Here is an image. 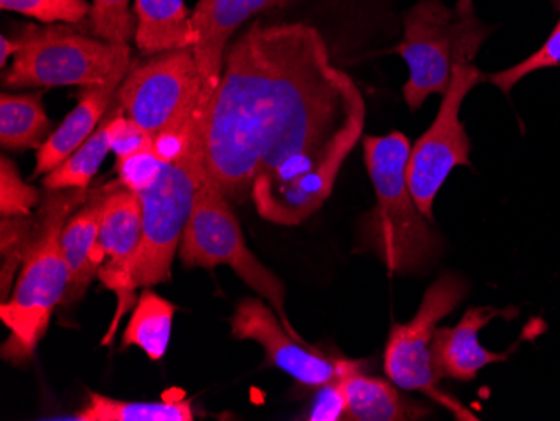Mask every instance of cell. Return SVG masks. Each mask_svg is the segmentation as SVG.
Returning a JSON list of instances; mask_svg holds the SVG:
<instances>
[{"mask_svg":"<svg viewBox=\"0 0 560 421\" xmlns=\"http://www.w3.org/2000/svg\"><path fill=\"white\" fill-rule=\"evenodd\" d=\"M468 292V284L455 274H443L424 292L420 309L406 325L389 332L385 371L393 385L406 391H420L448 408L458 420H477L458 401L439 391L440 376L431 358V339L436 325L455 309Z\"/></svg>","mask_w":560,"mask_h":421,"instance_id":"obj_8","label":"cell"},{"mask_svg":"<svg viewBox=\"0 0 560 421\" xmlns=\"http://www.w3.org/2000/svg\"><path fill=\"white\" fill-rule=\"evenodd\" d=\"M210 105L200 102L187 147L178 159L165 163L159 180L140 194L143 207V237L121 274L106 282L118 295V311L103 344L113 341L122 314L135 303L140 288L172 281V264L194 212L195 198L207 177L206 125Z\"/></svg>","mask_w":560,"mask_h":421,"instance_id":"obj_2","label":"cell"},{"mask_svg":"<svg viewBox=\"0 0 560 421\" xmlns=\"http://www.w3.org/2000/svg\"><path fill=\"white\" fill-rule=\"evenodd\" d=\"M455 12L456 14L462 15V17H474V0H458L455 5Z\"/></svg>","mask_w":560,"mask_h":421,"instance_id":"obj_32","label":"cell"},{"mask_svg":"<svg viewBox=\"0 0 560 421\" xmlns=\"http://www.w3.org/2000/svg\"><path fill=\"white\" fill-rule=\"evenodd\" d=\"M112 184L96 188L90 194L86 203L78 212L72 213L62 231V250L69 270V284L62 304L78 303L83 300L93 279L100 272V264L94 257L100 234L101 212L105 206Z\"/></svg>","mask_w":560,"mask_h":421,"instance_id":"obj_16","label":"cell"},{"mask_svg":"<svg viewBox=\"0 0 560 421\" xmlns=\"http://www.w3.org/2000/svg\"><path fill=\"white\" fill-rule=\"evenodd\" d=\"M39 203V191L22 180L8 156L0 159V217L31 215Z\"/></svg>","mask_w":560,"mask_h":421,"instance_id":"obj_27","label":"cell"},{"mask_svg":"<svg viewBox=\"0 0 560 421\" xmlns=\"http://www.w3.org/2000/svg\"><path fill=\"white\" fill-rule=\"evenodd\" d=\"M363 94L316 27L254 22L225 52L206 125V169L276 225L323 207L363 135Z\"/></svg>","mask_w":560,"mask_h":421,"instance_id":"obj_1","label":"cell"},{"mask_svg":"<svg viewBox=\"0 0 560 421\" xmlns=\"http://www.w3.org/2000/svg\"><path fill=\"white\" fill-rule=\"evenodd\" d=\"M294 0H198L191 14L195 59L203 81L200 102L210 105L222 80L225 47L232 34L252 15L284 8Z\"/></svg>","mask_w":560,"mask_h":421,"instance_id":"obj_12","label":"cell"},{"mask_svg":"<svg viewBox=\"0 0 560 421\" xmlns=\"http://www.w3.org/2000/svg\"><path fill=\"white\" fill-rule=\"evenodd\" d=\"M88 19L91 34L109 44L128 46L137 34V15L131 14L130 0H93Z\"/></svg>","mask_w":560,"mask_h":421,"instance_id":"obj_24","label":"cell"},{"mask_svg":"<svg viewBox=\"0 0 560 421\" xmlns=\"http://www.w3.org/2000/svg\"><path fill=\"white\" fill-rule=\"evenodd\" d=\"M80 421H194L188 400L122 401L90 393V401L75 413Z\"/></svg>","mask_w":560,"mask_h":421,"instance_id":"obj_21","label":"cell"},{"mask_svg":"<svg viewBox=\"0 0 560 421\" xmlns=\"http://www.w3.org/2000/svg\"><path fill=\"white\" fill-rule=\"evenodd\" d=\"M319 395L314 401L313 410H311L307 420L313 421H336L345 420V393L341 388V379L339 382L329 383V385L320 386Z\"/></svg>","mask_w":560,"mask_h":421,"instance_id":"obj_30","label":"cell"},{"mask_svg":"<svg viewBox=\"0 0 560 421\" xmlns=\"http://www.w3.org/2000/svg\"><path fill=\"white\" fill-rule=\"evenodd\" d=\"M46 227V210L36 215L2 217L0 220V292L2 303L11 297L12 284Z\"/></svg>","mask_w":560,"mask_h":421,"instance_id":"obj_22","label":"cell"},{"mask_svg":"<svg viewBox=\"0 0 560 421\" xmlns=\"http://www.w3.org/2000/svg\"><path fill=\"white\" fill-rule=\"evenodd\" d=\"M90 190H47L43 207L46 227L33 253L22 264L11 297L0 306V319L9 338L0 356L15 366L33 361L50 316L62 304L69 284L68 264L62 250V231L74 210L86 203Z\"/></svg>","mask_w":560,"mask_h":421,"instance_id":"obj_4","label":"cell"},{"mask_svg":"<svg viewBox=\"0 0 560 421\" xmlns=\"http://www.w3.org/2000/svg\"><path fill=\"white\" fill-rule=\"evenodd\" d=\"M109 152L112 133L108 118H105L97 130L69 159H66L58 168L47 173L43 182L44 187L47 190H88Z\"/></svg>","mask_w":560,"mask_h":421,"instance_id":"obj_23","label":"cell"},{"mask_svg":"<svg viewBox=\"0 0 560 421\" xmlns=\"http://www.w3.org/2000/svg\"><path fill=\"white\" fill-rule=\"evenodd\" d=\"M0 8L37 19L44 24H78L91 11L86 0H0Z\"/></svg>","mask_w":560,"mask_h":421,"instance_id":"obj_25","label":"cell"},{"mask_svg":"<svg viewBox=\"0 0 560 421\" xmlns=\"http://www.w3.org/2000/svg\"><path fill=\"white\" fill-rule=\"evenodd\" d=\"M229 323L235 339L262 346L267 363L284 371L301 385L320 388L361 370L358 361L327 356L295 339L282 326L276 311L256 297L238 303Z\"/></svg>","mask_w":560,"mask_h":421,"instance_id":"obj_11","label":"cell"},{"mask_svg":"<svg viewBox=\"0 0 560 421\" xmlns=\"http://www.w3.org/2000/svg\"><path fill=\"white\" fill-rule=\"evenodd\" d=\"M191 14L185 0H135V40L141 55L156 56L194 47Z\"/></svg>","mask_w":560,"mask_h":421,"instance_id":"obj_17","label":"cell"},{"mask_svg":"<svg viewBox=\"0 0 560 421\" xmlns=\"http://www.w3.org/2000/svg\"><path fill=\"white\" fill-rule=\"evenodd\" d=\"M163 166L165 162L153 150L135 153L126 159H119L116 163L118 180L121 182L122 187L130 188L138 195L155 185Z\"/></svg>","mask_w":560,"mask_h":421,"instance_id":"obj_29","label":"cell"},{"mask_svg":"<svg viewBox=\"0 0 560 421\" xmlns=\"http://www.w3.org/2000/svg\"><path fill=\"white\" fill-rule=\"evenodd\" d=\"M175 313V304L156 292L144 291L126 326L121 348L137 346L150 360H162L168 350Z\"/></svg>","mask_w":560,"mask_h":421,"instance_id":"obj_20","label":"cell"},{"mask_svg":"<svg viewBox=\"0 0 560 421\" xmlns=\"http://www.w3.org/2000/svg\"><path fill=\"white\" fill-rule=\"evenodd\" d=\"M14 39L21 51L4 74V86H101L118 69L131 66L130 46L75 33L65 24L21 27Z\"/></svg>","mask_w":560,"mask_h":421,"instance_id":"obj_6","label":"cell"},{"mask_svg":"<svg viewBox=\"0 0 560 421\" xmlns=\"http://www.w3.org/2000/svg\"><path fill=\"white\" fill-rule=\"evenodd\" d=\"M549 68H560V17L549 39L540 47L539 51L534 52V55L528 56L527 59L512 66V68L490 74L487 80L493 86L499 87L503 94H509L514 90L515 84L521 83V80H524L532 72Z\"/></svg>","mask_w":560,"mask_h":421,"instance_id":"obj_26","label":"cell"},{"mask_svg":"<svg viewBox=\"0 0 560 421\" xmlns=\"http://www.w3.org/2000/svg\"><path fill=\"white\" fill-rule=\"evenodd\" d=\"M203 93L194 47L150 56L135 62L116 91L126 116L155 138L166 128L184 125L194 115Z\"/></svg>","mask_w":560,"mask_h":421,"instance_id":"obj_9","label":"cell"},{"mask_svg":"<svg viewBox=\"0 0 560 421\" xmlns=\"http://www.w3.org/2000/svg\"><path fill=\"white\" fill-rule=\"evenodd\" d=\"M143 237V207L140 195L113 182L101 212L97 247L109 262L100 267L103 284L121 274Z\"/></svg>","mask_w":560,"mask_h":421,"instance_id":"obj_15","label":"cell"},{"mask_svg":"<svg viewBox=\"0 0 560 421\" xmlns=\"http://www.w3.org/2000/svg\"><path fill=\"white\" fill-rule=\"evenodd\" d=\"M50 131L43 94H2L0 97V144L4 150H39Z\"/></svg>","mask_w":560,"mask_h":421,"instance_id":"obj_19","label":"cell"},{"mask_svg":"<svg viewBox=\"0 0 560 421\" xmlns=\"http://www.w3.org/2000/svg\"><path fill=\"white\" fill-rule=\"evenodd\" d=\"M515 307H470L455 328H436L431 339V358L440 379L471 382L483 367L509 360L506 353H493L478 342L481 329L495 317L517 316Z\"/></svg>","mask_w":560,"mask_h":421,"instance_id":"obj_13","label":"cell"},{"mask_svg":"<svg viewBox=\"0 0 560 421\" xmlns=\"http://www.w3.org/2000/svg\"><path fill=\"white\" fill-rule=\"evenodd\" d=\"M486 80L477 66L453 68L452 84L443 96L435 121L411 148L406 180L423 215L433 222L436 194L456 166H470L471 144L460 121V108L467 94Z\"/></svg>","mask_w":560,"mask_h":421,"instance_id":"obj_10","label":"cell"},{"mask_svg":"<svg viewBox=\"0 0 560 421\" xmlns=\"http://www.w3.org/2000/svg\"><path fill=\"white\" fill-rule=\"evenodd\" d=\"M345 393V420L401 421L417 420L418 414L402 401L392 383L370 378L361 370L341 379Z\"/></svg>","mask_w":560,"mask_h":421,"instance_id":"obj_18","label":"cell"},{"mask_svg":"<svg viewBox=\"0 0 560 421\" xmlns=\"http://www.w3.org/2000/svg\"><path fill=\"white\" fill-rule=\"evenodd\" d=\"M19 51H21V43L18 39L2 36L0 39V68L8 69L9 58L18 55Z\"/></svg>","mask_w":560,"mask_h":421,"instance_id":"obj_31","label":"cell"},{"mask_svg":"<svg viewBox=\"0 0 560 421\" xmlns=\"http://www.w3.org/2000/svg\"><path fill=\"white\" fill-rule=\"evenodd\" d=\"M492 31L477 15L462 17L442 0H421L406 12L405 36L395 51L410 69L402 96L411 112L431 94L445 96L453 68L470 65Z\"/></svg>","mask_w":560,"mask_h":421,"instance_id":"obj_5","label":"cell"},{"mask_svg":"<svg viewBox=\"0 0 560 421\" xmlns=\"http://www.w3.org/2000/svg\"><path fill=\"white\" fill-rule=\"evenodd\" d=\"M550 2H552L553 8H556L557 11L560 12V0H550Z\"/></svg>","mask_w":560,"mask_h":421,"instance_id":"obj_33","label":"cell"},{"mask_svg":"<svg viewBox=\"0 0 560 421\" xmlns=\"http://www.w3.org/2000/svg\"><path fill=\"white\" fill-rule=\"evenodd\" d=\"M364 162L376 207L364 220L363 247L395 274H411L439 256L442 237L421 212L406 180L411 143L399 131L364 137Z\"/></svg>","mask_w":560,"mask_h":421,"instance_id":"obj_3","label":"cell"},{"mask_svg":"<svg viewBox=\"0 0 560 421\" xmlns=\"http://www.w3.org/2000/svg\"><path fill=\"white\" fill-rule=\"evenodd\" d=\"M131 66L118 69L112 80L106 81L105 84L88 86L81 91L80 102L75 108L66 116L58 130L52 131L46 143L37 150L33 177H43L58 168L96 131L97 125L108 113L116 91L121 86L126 74L130 72Z\"/></svg>","mask_w":560,"mask_h":421,"instance_id":"obj_14","label":"cell"},{"mask_svg":"<svg viewBox=\"0 0 560 421\" xmlns=\"http://www.w3.org/2000/svg\"><path fill=\"white\" fill-rule=\"evenodd\" d=\"M106 118L112 133V152L115 153L116 160L153 150L155 138L126 116L116 97L113 100L112 112L106 113Z\"/></svg>","mask_w":560,"mask_h":421,"instance_id":"obj_28","label":"cell"},{"mask_svg":"<svg viewBox=\"0 0 560 421\" xmlns=\"http://www.w3.org/2000/svg\"><path fill=\"white\" fill-rule=\"evenodd\" d=\"M180 260L188 269H213L229 266L276 311L280 323L295 339L305 342L295 331L285 313V288L269 267L248 249L241 224L229 198L207 175L180 242Z\"/></svg>","mask_w":560,"mask_h":421,"instance_id":"obj_7","label":"cell"}]
</instances>
